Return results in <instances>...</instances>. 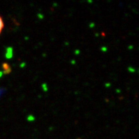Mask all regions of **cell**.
I'll return each instance as SVG.
<instances>
[{
  "label": "cell",
  "mask_w": 139,
  "mask_h": 139,
  "mask_svg": "<svg viewBox=\"0 0 139 139\" xmlns=\"http://www.w3.org/2000/svg\"><path fill=\"white\" fill-rule=\"evenodd\" d=\"M3 27H4V23H3V19L2 18V17L0 16V34L2 33Z\"/></svg>",
  "instance_id": "1"
}]
</instances>
